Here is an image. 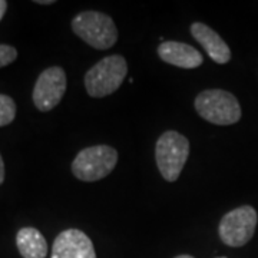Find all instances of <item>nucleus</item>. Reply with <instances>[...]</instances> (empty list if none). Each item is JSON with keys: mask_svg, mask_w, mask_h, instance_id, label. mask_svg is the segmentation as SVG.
<instances>
[{"mask_svg": "<svg viewBox=\"0 0 258 258\" xmlns=\"http://www.w3.org/2000/svg\"><path fill=\"white\" fill-rule=\"evenodd\" d=\"M128 75V63L120 55L103 57L85 75V88L92 98H105L119 89Z\"/></svg>", "mask_w": 258, "mask_h": 258, "instance_id": "nucleus-1", "label": "nucleus"}, {"mask_svg": "<svg viewBox=\"0 0 258 258\" xmlns=\"http://www.w3.org/2000/svg\"><path fill=\"white\" fill-rule=\"evenodd\" d=\"M16 116V103L8 95H0V126H6Z\"/></svg>", "mask_w": 258, "mask_h": 258, "instance_id": "nucleus-12", "label": "nucleus"}, {"mask_svg": "<svg viewBox=\"0 0 258 258\" xmlns=\"http://www.w3.org/2000/svg\"><path fill=\"white\" fill-rule=\"evenodd\" d=\"M118 162V152L109 145H95L82 149L72 162L74 175L83 182H95L108 176Z\"/></svg>", "mask_w": 258, "mask_h": 258, "instance_id": "nucleus-5", "label": "nucleus"}, {"mask_svg": "<svg viewBox=\"0 0 258 258\" xmlns=\"http://www.w3.org/2000/svg\"><path fill=\"white\" fill-rule=\"evenodd\" d=\"M5 181V164H3V158L0 155V185Z\"/></svg>", "mask_w": 258, "mask_h": 258, "instance_id": "nucleus-15", "label": "nucleus"}, {"mask_svg": "<svg viewBox=\"0 0 258 258\" xmlns=\"http://www.w3.org/2000/svg\"><path fill=\"white\" fill-rule=\"evenodd\" d=\"M198 115L210 123L227 126L241 119V106L232 93L222 89H207L195 98Z\"/></svg>", "mask_w": 258, "mask_h": 258, "instance_id": "nucleus-4", "label": "nucleus"}, {"mask_svg": "<svg viewBox=\"0 0 258 258\" xmlns=\"http://www.w3.org/2000/svg\"><path fill=\"white\" fill-rule=\"evenodd\" d=\"M37 5H53V0H36Z\"/></svg>", "mask_w": 258, "mask_h": 258, "instance_id": "nucleus-16", "label": "nucleus"}, {"mask_svg": "<svg viewBox=\"0 0 258 258\" xmlns=\"http://www.w3.org/2000/svg\"><path fill=\"white\" fill-rule=\"evenodd\" d=\"M189 155V141L176 131H166L157 141L155 159L162 178L175 182Z\"/></svg>", "mask_w": 258, "mask_h": 258, "instance_id": "nucleus-3", "label": "nucleus"}, {"mask_svg": "<svg viewBox=\"0 0 258 258\" xmlns=\"http://www.w3.org/2000/svg\"><path fill=\"white\" fill-rule=\"evenodd\" d=\"M52 258H96L91 238L79 230H64L55 238Z\"/></svg>", "mask_w": 258, "mask_h": 258, "instance_id": "nucleus-8", "label": "nucleus"}, {"mask_svg": "<svg viewBox=\"0 0 258 258\" xmlns=\"http://www.w3.org/2000/svg\"><path fill=\"white\" fill-rule=\"evenodd\" d=\"M18 57V50L10 45H0V68H5Z\"/></svg>", "mask_w": 258, "mask_h": 258, "instance_id": "nucleus-13", "label": "nucleus"}, {"mask_svg": "<svg viewBox=\"0 0 258 258\" xmlns=\"http://www.w3.org/2000/svg\"><path fill=\"white\" fill-rule=\"evenodd\" d=\"M175 258H194L192 255H186V254H182V255H176Z\"/></svg>", "mask_w": 258, "mask_h": 258, "instance_id": "nucleus-17", "label": "nucleus"}, {"mask_svg": "<svg viewBox=\"0 0 258 258\" xmlns=\"http://www.w3.org/2000/svg\"><path fill=\"white\" fill-rule=\"evenodd\" d=\"M158 56L165 63L174 64L182 69H195L204 63L203 55L188 43L168 40L158 46Z\"/></svg>", "mask_w": 258, "mask_h": 258, "instance_id": "nucleus-9", "label": "nucleus"}, {"mask_svg": "<svg viewBox=\"0 0 258 258\" xmlns=\"http://www.w3.org/2000/svg\"><path fill=\"white\" fill-rule=\"evenodd\" d=\"M257 222V211L251 205L238 207L221 218L218 225L220 238L228 247H242L254 237Z\"/></svg>", "mask_w": 258, "mask_h": 258, "instance_id": "nucleus-6", "label": "nucleus"}, {"mask_svg": "<svg viewBox=\"0 0 258 258\" xmlns=\"http://www.w3.org/2000/svg\"><path fill=\"white\" fill-rule=\"evenodd\" d=\"M66 92V74L62 68L52 66L39 75L33 88V103L39 111H52Z\"/></svg>", "mask_w": 258, "mask_h": 258, "instance_id": "nucleus-7", "label": "nucleus"}, {"mask_svg": "<svg viewBox=\"0 0 258 258\" xmlns=\"http://www.w3.org/2000/svg\"><path fill=\"white\" fill-rule=\"evenodd\" d=\"M191 35L215 63L225 64L230 62L231 49L214 29L201 22H195L191 25Z\"/></svg>", "mask_w": 258, "mask_h": 258, "instance_id": "nucleus-10", "label": "nucleus"}, {"mask_svg": "<svg viewBox=\"0 0 258 258\" xmlns=\"http://www.w3.org/2000/svg\"><path fill=\"white\" fill-rule=\"evenodd\" d=\"M72 30L85 43L98 50L111 49L118 40V29L111 16L95 10L76 15L72 20Z\"/></svg>", "mask_w": 258, "mask_h": 258, "instance_id": "nucleus-2", "label": "nucleus"}, {"mask_svg": "<svg viewBox=\"0 0 258 258\" xmlns=\"http://www.w3.org/2000/svg\"><path fill=\"white\" fill-rule=\"evenodd\" d=\"M6 10H8V2H5V0H0V20L3 19L5 13H6Z\"/></svg>", "mask_w": 258, "mask_h": 258, "instance_id": "nucleus-14", "label": "nucleus"}, {"mask_svg": "<svg viewBox=\"0 0 258 258\" xmlns=\"http://www.w3.org/2000/svg\"><path fill=\"white\" fill-rule=\"evenodd\" d=\"M16 245L23 258H46L47 242L42 232L33 227L20 228L16 234Z\"/></svg>", "mask_w": 258, "mask_h": 258, "instance_id": "nucleus-11", "label": "nucleus"}]
</instances>
